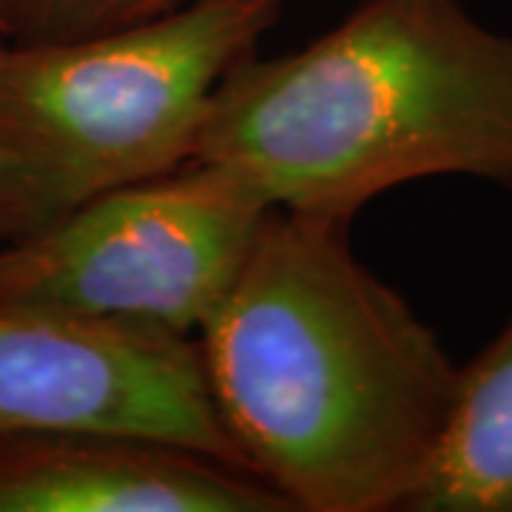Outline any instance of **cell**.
I'll return each mask as SVG.
<instances>
[{"label": "cell", "mask_w": 512, "mask_h": 512, "mask_svg": "<svg viewBox=\"0 0 512 512\" xmlns=\"http://www.w3.org/2000/svg\"><path fill=\"white\" fill-rule=\"evenodd\" d=\"M350 222L274 208L197 333L225 433L291 512H407L456 399L458 365Z\"/></svg>", "instance_id": "1"}, {"label": "cell", "mask_w": 512, "mask_h": 512, "mask_svg": "<svg viewBox=\"0 0 512 512\" xmlns=\"http://www.w3.org/2000/svg\"><path fill=\"white\" fill-rule=\"evenodd\" d=\"M194 160L274 208L348 220L430 177L512 188V35L464 0H362L302 49L234 66Z\"/></svg>", "instance_id": "2"}, {"label": "cell", "mask_w": 512, "mask_h": 512, "mask_svg": "<svg viewBox=\"0 0 512 512\" xmlns=\"http://www.w3.org/2000/svg\"><path fill=\"white\" fill-rule=\"evenodd\" d=\"M285 3L191 0L69 43L0 35V245L191 163L217 86L256 55Z\"/></svg>", "instance_id": "3"}, {"label": "cell", "mask_w": 512, "mask_h": 512, "mask_svg": "<svg viewBox=\"0 0 512 512\" xmlns=\"http://www.w3.org/2000/svg\"><path fill=\"white\" fill-rule=\"evenodd\" d=\"M271 211L237 171L202 160L111 188L0 245V308L197 339Z\"/></svg>", "instance_id": "4"}, {"label": "cell", "mask_w": 512, "mask_h": 512, "mask_svg": "<svg viewBox=\"0 0 512 512\" xmlns=\"http://www.w3.org/2000/svg\"><path fill=\"white\" fill-rule=\"evenodd\" d=\"M111 433L245 467L211 402L197 339L0 308V436Z\"/></svg>", "instance_id": "5"}, {"label": "cell", "mask_w": 512, "mask_h": 512, "mask_svg": "<svg viewBox=\"0 0 512 512\" xmlns=\"http://www.w3.org/2000/svg\"><path fill=\"white\" fill-rule=\"evenodd\" d=\"M0 512H291L251 470L140 436H0Z\"/></svg>", "instance_id": "6"}, {"label": "cell", "mask_w": 512, "mask_h": 512, "mask_svg": "<svg viewBox=\"0 0 512 512\" xmlns=\"http://www.w3.org/2000/svg\"><path fill=\"white\" fill-rule=\"evenodd\" d=\"M407 512H512V313L467 367Z\"/></svg>", "instance_id": "7"}, {"label": "cell", "mask_w": 512, "mask_h": 512, "mask_svg": "<svg viewBox=\"0 0 512 512\" xmlns=\"http://www.w3.org/2000/svg\"><path fill=\"white\" fill-rule=\"evenodd\" d=\"M191 0H0V35L20 43H69L140 26Z\"/></svg>", "instance_id": "8"}]
</instances>
